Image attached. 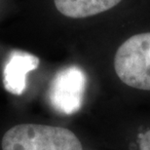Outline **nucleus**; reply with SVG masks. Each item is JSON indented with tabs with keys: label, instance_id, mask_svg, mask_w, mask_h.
Returning <instances> with one entry per match:
<instances>
[{
	"label": "nucleus",
	"instance_id": "obj_1",
	"mask_svg": "<svg viewBox=\"0 0 150 150\" xmlns=\"http://www.w3.org/2000/svg\"><path fill=\"white\" fill-rule=\"evenodd\" d=\"M2 150H83L73 132L58 126L20 124L2 137Z\"/></svg>",
	"mask_w": 150,
	"mask_h": 150
},
{
	"label": "nucleus",
	"instance_id": "obj_2",
	"mask_svg": "<svg viewBox=\"0 0 150 150\" xmlns=\"http://www.w3.org/2000/svg\"><path fill=\"white\" fill-rule=\"evenodd\" d=\"M114 68L126 85L150 91V32L127 39L115 54Z\"/></svg>",
	"mask_w": 150,
	"mask_h": 150
},
{
	"label": "nucleus",
	"instance_id": "obj_3",
	"mask_svg": "<svg viewBox=\"0 0 150 150\" xmlns=\"http://www.w3.org/2000/svg\"><path fill=\"white\" fill-rule=\"evenodd\" d=\"M87 87V76L76 65L64 67L57 72L51 82L48 98L57 112L71 115L81 109Z\"/></svg>",
	"mask_w": 150,
	"mask_h": 150
},
{
	"label": "nucleus",
	"instance_id": "obj_4",
	"mask_svg": "<svg viewBox=\"0 0 150 150\" xmlns=\"http://www.w3.org/2000/svg\"><path fill=\"white\" fill-rule=\"evenodd\" d=\"M40 59L35 55L14 51L10 54L3 69V85L7 92L21 96L26 89V75L39 67Z\"/></svg>",
	"mask_w": 150,
	"mask_h": 150
},
{
	"label": "nucleus",
	"instance_id": "obj_5",
	"mask_svg": "<svg viewBox=\"0 0 150 150\" xmlns=\"http://www.w3.org/2000/svg\"><path fill=\"white\" fill-rule=\"evenodd\" d=\"M121 0H54L59 13L71 19H83L103 13Z\"/></svg>",
	"mask_w": 150,
	"mask_h": 150
},
{
	"label": "nucleus",
	"instance_id": "obj_6",
	"mask_svg": "<svg viewBox=\"0 0 150 150\" xmlns=\"http://www.w3.org/2000/svg\"><path fill=\"white\" fill-rule=\"evenodd\" d=\"M139 150H150V130L139 136Z\"/></svg>",
	"mask_w": 150,
	"mask_h": 150
}]
</instances>
